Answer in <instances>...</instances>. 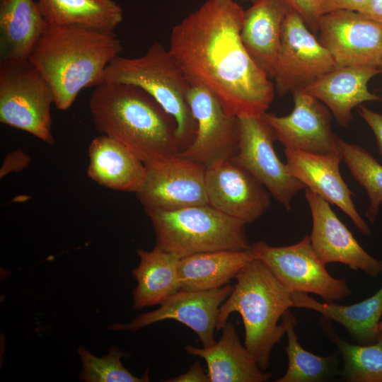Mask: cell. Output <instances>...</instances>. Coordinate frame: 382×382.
<instances>
[{"label":"cell","instance_id":"cell-1","mask_svg":"<svg viewBox=\"0 0 382 382\" xmlns=\"http://www.w3.org/2000/svg\"><path fill=\"white\" fill-rule=\"evenodd\" d=\"M245 11L232 0H207L171 31L169 50L190 84L208 89L236 117H261L274 85L241 38Z\"/></svg>","mask_w":382,"mask_h":382},{"label":"cell","instance_id":"cell-2","mask_svg":"<svg viewBox=\"0 0 382 382\" xmlns=\"http://www.w3.org/2000/svg\"><path fill=\"white\" fill-rule=\"evenodd\" d=\"M88 106L97 131L122 143L147 167L180 151L175 120L137 86L104 81L95 87Z\"/></svg>","mask_w":382,"mask_h":382},{"label":"cell","instance_id":"cell-3","mask_svg":"<svg viewBox=\"0 0 382 382\" xmlns=\"http://www.w3.org/2000/svg\"><path fill=\"white\" fill-rule=\"evenodd\" d=\"M122 50L115 32L48 25L28 59L51 86L56 108L66 110L82 89L104 82L105 68Z\"/></svg>","mask_w":382,"mask_h":382},{"label":"cell","instance_id":"cell-4","mask_svg":"<svg viewBox=\"0 0 382 382\" xmlns=\"http://www.w3.org/2000/svg\"><path fill=\"white\" fill-rule=\"evenodd\" d=\"M236 284L221 305L216 330H221L229 316L238 313L245 328V347L262 370L270 364L274 346L286 334L284 313L293 307L291 292L259 258L237 274Z\"/></svg>","mask_w":382,"mask_h":382},{"label":"cell","instance_id":"cell-5","mask_svg":"<svg viewBox=\"0 0 382 382\" xmlns=\"http://www.w3.org/2000/svg\"><path fill=\"white\" fill-rule=\"evenodd\" d=\"M104 81L133 85L150 95L175 120L180 151L193 141L197 123L186 98L190 84L169 49L155 42L139 57L119 55L105 68Z\"/></svg>","mask_w":382,"mask_h":382},{"label":"cell","instance_id":"cell-6","mask_svg":"<svg viewBox=\"0 0 382 382\" xmlns=\"http://www.w3.org/2000/svg\"><path fill=\"white\" fill-rule=\"evenodd\" d=\"M156 236V247L180 258L219 251L249 249L243 222L209 204L174 211L146 212Z\"/></svg>","mask_w":382,"mask_h":382},{"label":"cell","instance_id":"cell-7","mask_svg":"<svg viewBox=\"0 0 382 382\" xmlns=\"http://www.w3.org/2000/svg\"><path fill=\"white\" fill-rule=\"evenodd\" d=\"M52 89L29 59H0V122L53 144Z\"/></svg>","mask_w":382,"mask_h":382},{"label":"cell","instance_id":"cell-8","mask_svg":"<svg viewBox=\"0 0 382 382\" xmlns=\"http://www.w3.org/2000/svg\"><path fill=\"white\" fill-rule=\"evenodd\" d=\"M260 259L291 293L313 294L325 302L340 301L352 293L346 279L332 277L314 251L310 236L281 247L260 241L251 245Z\"/></svg>","mask_w":382,"mask_h":382},{"label":"cell","instance_id":"cell-9","mask_svg":"<svg viewBox=\"0 0 382 382\" xmlns=\"http://www.w3.org/2000/svg\"><path fill=\"white\" fill-rule=\"evenodd\" d=\"M239 140L236 154L230 159L250 173L288 211L293 197L305 185L291 176L277 156L275 135L263 117H238Z\"/></svg>","mask_w":382,"mask_h":382},{"label":"cell","instance_id":"cell-10","mask_svg":"<svg viewBox=\"0 0 382 382\" xmlns=\"http://www.w3.org/2000/svg\"><path fill=\"white\" fill-rule=\"evenodd\" d=\"M337 67L328 51L292 8L282 24L281 43L274 74L279 96L303 90Z\"/></svg>","mask_w":382,"mask_h":382},{"label":"cell","instance_id":"cell-11","mask_svg":"<svg viewBox=\"0 0 382 382\" xmlns=\"http://www.w3.org/2000/svg\"><path fill=\"white\" fill-rule=\"evenodd\" d=\"M186 98L197 131L191 144L178 155L205 168L230 160L238 146V117L228 114L217 98L202 86L190 84Z\"/></svg>","mask_w":382,"mask_h":382},{"label":"cell","instance_id":"cell-12","mask_svg":"<svg viewBox=\"0 0 382 382\" xmlns=\"http://www.w3.org/2000/svg\"><path fill=\"white\" fill-rule=\"evenodd\" d=\"M319 42L337 67L379 68L382 58V23L352 11L323 14L319 22Z\"/></svg>","mask_w":382,"mask_h":382},{"label":"cell","instance_id":"cell-13","mask_svg":"<svg viewBox=\"0 0 382 382\" xmlns=\"http://www.w3.org/2000/svg\"><path fill=\"white\" fill-rule=\"evenodd\" d=\"M205 168L178 155L161 164L146 166L144 180L136 193L146 213L209 204Z\"/></svg>","mask_w":382,"mask_h":382},{"label":"cell","instance_id":"cell-14","mask_svg":"<svg viewBox=\"0 0 382 382\" xmlns=\"http://www.w3.org/2000/svg\"><path fill=\"white\" fill-rule=\"evenodd\" d=\"M233 286L226 284L206 291L180 290L155 311L136 316L127 323H115L110 330L136 332L165 320H175L192 329L203 347L216 343L214 330L221 305L228 297Z\"/></svg>","mask_w":382,"mask_h":382},{"label":"cell","instance_id":"cell-15","mask_svg":"<svg viewBox=\"0 0 382 382\" xmlns=\"http://www.w3.org/2000/svg\"><path fill=\"white\" fill-rule=\"evenodd\" d=\"M294 108L290 114L262 117L285 147L315 154L338 151L337 137L331 129V112L313 96L302 90L292 92Z\"/></svg>","mask_w":382,"mask_h":382},{"label":"cell","instance_id":"cell-16","mask_svg":"<svg viewBox=\"0 0 382 382\" xmlns=\"http://www.w3.org/2000/svg\"><path fill=\"white\" fill-rule=\"evenodd\" d=\"M304 195L313 221L311 245L321 261L325 265L342 263L354 271L360 270L372 277L381 274L382 260L372 257L359 244L332 210L330 203L307 187Z\"/></svg>","mask_w":382,"mask_h":382},{"label":"cell","instance_id":"cell-17","mask_svg":"<svg viewBox=\"0 0 382 382\" xmlns=\"http://www.w3.org/2000/svg\"><path fill=\"white\" fill-rule=\"evenodd\" d=\"M205 185L210 206L245 224L258 219L270 206L267 190L230 160L206 167Z\"/></svg>","mask_w":382,"mask_h":382},{"label":"cell","instance_id":"cell-18","mask_svg":"<svg viewBox=\"0 0 382 382\" xmlns=\"http://www.w3.org/2000/svg\"><path fill=\"white\" fill-rule=\"evenodd\" d=\"M284 154L287 170L291 176L342 209L363 235L371 236V229L357 212L352 199L353 193L340 172L342 156L339 151L315 154L285 149Z\"/></svg>","mask_w":382,"mask_h":382},{"label":"cell","instance_id":"cell-19","mask_svg":"<svg viewBox=\"0 0 382 382\" xmlns=\"http://www.w3.org/2000/svg\"><path fill=\"white\" fill-rule=\"evenodd\" d=\"M379 68L340 66L321 76L302 91L325 105L338 125L347 127L352 120V110L381 97L368 89L369 80L381 73Z\"/></svg>","mask_w":382,"mask_h":382},{"label":"cell","instance_id":"cell-20","mask_svg":"<svg viewBox=\"0 0 382 382\" xmlns=\"http://www.w3.org/2000/svg\"><path fill=\"white\" fill-rule=\"evenodd\" d=\"M284 0H259L245 11L241 41L255 64L274 79L284 20L290 9Z\"/></svg>","mask_w":382,"mask_h":382},{"label":"cell","instance_id":"cell-21","mask_svg":"<svg viewBox=\"0 0 382 382\" xmlns=\"http://www.w3.org/2000/svg\"><path fill=\"white\" fill-rule=\"evenodd\" d=\"M219 341L209 347L185 346V351L203 358L210 382H266L272 374L264 373L255 359L242 345L236 329L227 322Z\"/></svg>","mask_w":382,"mask_h":382},{"label":"cell","instance_id":"cell-22","mask_svg":"<svg viewBox=\"0 0 382 382\" xmlns=\"http://www.w3.org/2000/svg\"><path fill=\"white\" fill-rule=\"evenodd\" d=\"M88 176L108 188L137 193L145 178L146 166L120 141L105 134L88 146Z\"/></svg>","mask_w":382,"mask_h":382},{"label":"cell","instance_id":"cell-23","mask_svg":"<svg viewBox=\"0 0 382 382\" xmlns=\"http://www.w3.org/2000/svg\"><path fill=\"white\" fill-rule=\"evenodd\" d=\"M293 307L308 308L342 325L359 345L375 343L380 335L382 316V286L371 297L352 305L320 302L303 292L291 294Z\"/></svg>","mask_w":382,"mask_h":382},{"label":"cell","instance_id":"cell-24","mask_svg":"<svg viewBox=\"0 0 382 382\" xmlns=\"http://www.w3.org/2000/svg\"><path fill=\"white\" fill-rule=\"evenodd\" d=\"M256 258L258 255L252 247L243 250H219L180 258V289L206 291L224 286Z\"/></svg>","mask_w":382,"mask_h":382},{"label":"cell","instance_id":"cell-25","mask_svg":"<svg viewBox=\"0 0 382 382\" xmlns=\"http://www.w3.org/2000/svg\"><path fill=\"white\" fill-rule=\"evenodd\" d=\"M137 253L139 263L132 271L137 281L132 293L134 309L161 305L180 290V257L156 246L151 251L139 248Z\"/></svg>","mask_w":382,"mask_h":382},{"label":"cell","instance_id":"cell-26","mask_svg":"<svg viewBox=\"0 0 382 382\" xmlns=\"http://www.w3.org/2000/svg\"><path fill=\"white\" fill-rule=\"evenodd\" d=\"M47 26L33 0H0V59H28Z\"/></svg>","mask_w":382,"mask_h":382},{"label":"cell","instance_id":"cell-27","mask_svg":"<svg viewBox=\"0 0 382 382\" xmlns=\"http://www.w3.org/2000/svg\"><path fill=\"white\" fill-rule=\"evenodd\" d=\"M43 18L51 25H77L115 32L123 11L114 0H38Z\"/></svg>","mask_w":382,"mask_h":382},{"label":"cell","instance_id":"cell-28","mask_svg":"<svg viewBox=\"0 0 382 382\" xmlns=\"http://www.w3.org/2000/svg\"><path fill=\"white\" fill-rule=\"evenodd\" d=\"M282 318L286 323L288 343L284 347L287 354L288 367L285 374L276 382H318L332 378L337 368L336 354L318 356L302 347L295 331L297 319L289 309Z\"/></svg>","mask_w":382,"mask_h":382},{"label":"cell","instance_id":"cell-29","mask_svg":"<svg viewBox=\"0 0 382 382\" xmlns=\"http://www.w3.org/2000/svg\"><path fill=\"white\" fill-rule=\"evenodd\" d=\"M320 324L342 356L343 368L341 373L345 381L382 382V332L374 344L353 345L337 335L329 319L321 316Z\"/></svg>","mask_w":382,"mask_h":382},{"label":"cell","instance_id":"cell-30","mask_svg":"<svg viewBox=\"0 0 382 382\" xmlns=\"http://www.w3.org/2000/svg\"><path fill=\"white\" fill-rule=\"evenodd\" d=\"M337 149L352 175L366 192L369 204L365 216L374 224L382 204V166L363 147L338 137Z\"/></svg>","mask_w":382,"mask_h":382},{"label":"cell","instance_id":"cell-31","mask_svg":"<svg viewBox=\"0 0 382 382\" xmlns=\"http://www.w3.org/2000/svg\"><path fill=\"white\" fill-rule=\"evenodd\" d=\"M82 367L79 378L86 382H147L148 370L141 377L134 376L123 365L121 359L127 354L112 346L101 357L93 354L83 347L78 349Z\"/></svg>","mask_w":382,"mask_h":382},{"label":"cell","instance_id":"cell-32","mask_svg":"<svg viewBox=\"0 0 382 382\" xmlns=\"http://www.w3.org/2000/svg\"><path fill=\"white\" fill-rule=\"evenodd\" d=\"M304 21L313 33L319 29L322 16L318 0H284Z\"/></svg>","mask_w":382,"mask_h":382},{"label":"cell","instance_id":"cell-33","mask_svg":"<svg viewBox=\"0 0 382 382\" xmlns=\"http://www.w3.org/2000/svg\"><path fill=\"white\" fill-rule=\"evenodd\" d=\"M370 1L371 0H318L322 16L342 10L361 13Z\"/></svg>","mask_w":382,"mask_h":382},{"label":"cell","instance_id":"cell-34","mask_svg":"<svg viewBox=\"0 0 382 382\" xmlns=\"http://www.w3.org/2000/svg\"><path fill=\"white\" fill-rule=\"evenodd\" d=\"M31 161L30 157L22 150H16L7 154L0 169V178L12 171H20L26 168Z\"/></svg>","mask_w":382,"mask_h":382},{"label":"cell","instance_id":"cell-35","mask_svg":"<svg viewBox=\"0 0 382 382\" xmlns=\"http://www.w3.org/2000/svg\"><path fill=\"white\" fill-rule=\"evenodd\" d=\"M359 114L374 132L378 153L382 155V115L364 105H359Z\"/></svg>","mask_w":382,"mask_h":382},{"label":"cell","instance_id":"cell-36","mask_svg":"<svg viewBox=\"0 0 382 382\" xmlns=\"http://www.w3.org/2000/svg\"><path fill=\"white\" fill-rule=\"evenodd\" d=\"M167 382H210L209 377L205 374L198 360L190 366L189 370L174 378H168Z\"/></svg>","mask_w":382,"mask_h":382},{"label":"cell","instance_id":"cell-37","mask_svg":"<svg viewBox=\"0 0 382 382\" xmlns=\"http://www.w3.org/2000/svg\"><path fill=\"white\" fill-rule=\"evenodd\" d=\"M361 13L371 20L382 23V0H371Z\"/></svg>","mask_w":382,"mask_h":382},{"label":"cell","instance_id":"cell-38","mask_svg":"<svg viewBox=\"0 0 382 382\" xmlns=\"http://www.w3.org/2000/svg\"><path fill=\"white\" fill-rule=\"evenodd\" d=\"M378 329L380 332H382V320L379 323Z\"/></svg>","mask_w":382,"mask_h":382},{"label":"cell","instance_id":"cell-39","mask_svg":"<svg viewBox=\"0 0 382 382\" xmlns=\"http://www.w3.org/2000/svg\"><path fill=\"white\" fill-rule=\"evenodd\" d=\"M232 1H235V0H232ZM245 1H252L253 3H255L259 0H245Z\"/></svg>","mask_w":382,"mask_h":382},{"label":"cell","instance_id":"cell-40","mask_svg":"<svg viewBox=\"0 0 382 382\" xmlns=\"http://www.w3.org/2000/svg\"><path fill=\"white\" fill-rule=\"evenodd\" d=\"M379 69H381V72H382V58H381V64H380Z\"/></svg>","mask_w":382,"mask_h":382},{"label":"cell","instance_id":"cell-41","mask_svg":"<svg viewBox=\"0 0 382 382\" xmlns=\"http://www.w3.org/2000/svg\"><path fill=\"white\" fill-rule=\"evenodd\" d=\"M381 93H382V90H381ZM381 100H382V96L381 97Z\"/></svg>","mask_w":382,"mask_h":382}]
</instances>
